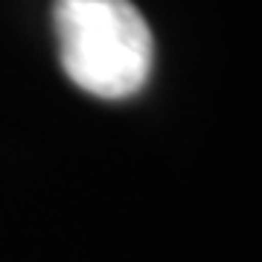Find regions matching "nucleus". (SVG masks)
Here are the masks:
<instances>
[{
	"mask_svg": "<svg viewBox=\"0 0 262 262\" xmlns=\"http://www.w3.org/2000/svg\"><path fill=\"white\" fill-rule=\"evenodd\" d=\"M58 61L96 99H125L149 82L151 29L131 0H53Z\"/></svg>",
	"mask_w": 262,
	"mask_h": 262,
	"instance_id": "nucleus-1",
	"label": "nucleus"
}]
</instances>
